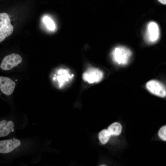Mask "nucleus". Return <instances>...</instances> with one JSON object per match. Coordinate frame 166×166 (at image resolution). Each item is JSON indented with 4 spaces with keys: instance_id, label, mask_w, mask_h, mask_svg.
<instances>
[{
    "instance_id": "obj_1",
    "label": "nucleus",
    "mask_w": 166,
    "mask_h": 166,
    "mask_svg": "<svg viewBox=\"0 0 166 166\" xmlns=\"http://www.w3.org/2000/svg\"><path fill=\"white\" fill-rule=\"evenodd\" d=\"M132 52L128 48L123 46L115 47L111 53V57L113 62L119 65H125L129 62Z\"/></svg>"
},
{
    "instance_id": "obj_2",
    "label": "nucleus",
    "mask_w": 166,
    "mask_h": 166,
    "mask_svg": "<svg viewBox=\"0 0 166 166\" xmlns=\"http://www.w3.org/2000/svg\"><path fill=\"white\" fill-rule=\"evenodd\" d=\"M14 27L10 23L9 15L6 13L0 14V42L12 33Z\"/></svg>"
},
{
    "instance_id": "obj_3",
    "label": "nucleus",
    "mask_w": 166,
    "mask_h": 166,
    "mask_svg": "<svg viewBox=\"0 0 166 166\" xmlns=\"http://www.w3.org/2000/svg\"><path fill=\"white\" fill-rule=\"evenodd\" d=\"M104 76L103 72L99 69L95 67H90L83 73L82 79L85 82L93 84L100 82Z\"/></svg>"
},
{
    "instance_id": "obj_4",
    "label": "nucleus",
    "mask_w": 166,
    "mask_h": 166,
    "mask_svg": "<svg viewBox=\"0 0 166 166\" xmlns=\"http://www.w3.org/2000/svg\"><path fill=\"white\" fill-rule=\"evenodd\" d=\"M22 61V58L19 54L13 53L5 56L2 60L0 68L4 70H8L15 67Z\"/></svg>"
},
{
    "instance_id": "obj_5",
    "label": "nucleus",
    "mask_w": 166,
    "mask_h": 166,
    "mask_svg": "<svg viewBox=\"0 0 166 166\" xmlns=\"http://www.w3.org/2000/svg\"><path fill=\"white\" fill-rule=\"evenodd\" d=\"M147 89L151 93L158 96L166 97V87L161 82L156 80H151L146 84Z\"/></svg>"
},
{
    "instance_id": "obj_6",
    "label": "nucleus",
    "mask_w": 166,
    "mask_h": 166,
    "mask_svg": "<svg viewBox=\"0 0 166 166\" xmlns=\"http://www.w3.org/2000/svg\"><path fill=\"white\" fill-rule=\"evenodd\" d=\"M159 36V28L157 24L154 22L148 24L145 35V40L149 43H153L158 40Z\"/></svg>"
},
{
    "instance_id": "obj_7",
    "label": "nucleus",
    "mask_w": 166,
    "mask_h": 166,
    "mask_svg": "<svg viewBox=\"0 0 166 166\" xmlns=\"http://www.w3.org/2000/svg\"><path fill=\"white\" fill-rule=\"evenodd\" d=\"M74 77V75L68 69H62L57 71L54 80L56 81L58 87L61 88L71 81Z\"/></svg>"
},
{
    "instance_id": "obj_8",
    "label": "nucleus",
    "mask_w": 166,
    "mask_h": 166,
    "mask_svg": "<svg viewBox=\"0 0 166 166\" xmlns=\"http://www.w3.org/2000/svg\"><path fill=\"white\" fill-rule=\"evenodd\" d=\"M21 144L18 139L13 138L2 140L0 141V152L5 154L12 151Z\"/></svg>"
},
{
    "instance_id": "obj_9",
    "label": "nucleus",
    "mask_w": 166,
    "mask_h": 166,
    "mask_svg": "<svg viewBox=\"0 0 166 166\" xmlns=\"http://www.w3.org/2000/svg\"><path fill=\"white\" fill-rule=\"evenodd\" d=\"M16 86L15 82L10 78L0 77V89L4 94L9 96L13 92Z\"/></svg>"
},
{
    "instance_id": "obj_10",
    "label": "nucleus",
    "mask_w": 166,
    "mask_h": 166,
    "mask_svg": "<svg viewBox=\"0 0 166 166\" xmlns=\"http://www.w3.org/2000/svg\"><path fill=\"white\" fill-rule=\"evenodd\" d=\"M14 127L13 122L2 120L0 122V137H4L8 135L13 130Z\"/></svg>"
},
{
    "instance_id": "obj_11",
    "label": "nucleus",
    "mask_w": 166,
    "mask_h": 166,
    "mask_svg": "<svg viewBox=\"0 0 166 166\" xmlns=\"http://www.w3.org/2000/svg\"><path fill=\"white\" fill-rule=\"evenodd\" d=\"M107 130L111 136H118L121 132L122 126L119 123L114 122L109 126Z\"/></svg>"
},
{
    "instance_id": "obj_12",
    "label": "nucleus",
    "mask_w": 166,
    "mask_h": 166,
    "mask_svg": "<svg viewBox=\"0 0 166 166\" xmlns=\"http://www.w3.org/2000/svg\"><path fill=\"white\" fill-rule=\"evenodd\" d=\"M111 135L108 130L104 129L99 133L98 136L101 143L103 144L106 143L109 139Z\"/></svg>"
},
{
    "instance_id": "obj_13",
    "label": "nucleus",
    "mask_w": 166,
    "mask_h": 166,
    "mask_svg": "<svg viewBox=\"0 0 166 166\" xmlns=\"http://www.w3.org/2000/svg\"><path fill=\"white\" fill-rule=\"evenodd\" d=\"M43 20L49 29L52 31L55 30L56 28L55 25L53 21L49 17L47 16H45Z\"/></svg>"
},
{
    "instance_id": "obj_14",
    "label": "nucleus",
    "mask_w": 166,
    "mask_h": 166,
    "mask_svg": "<svg viewBox=\"0 0 166 166\" xmlns=\"http://www.w3.org/2000/svg\"><path fill=\"white\" fill-rule=\"evenodd\" d=\"M158 134L161 139L166 141V125L163 126L160 129Z\"/></svg>"
},
{
    "instance_id": "obj_15",
    "label": "nucleus",
    "mask_w": 166,
    "mask_h": 166,
    "mask_svg": "<svg viewBox=\"0 0 166 166\" xmlns=\"http://www.w3.org/2000/svg\"><path fill=\"white\" fill-rule=\"evenodd\" d=\"M158 1L161 4L166 5V0H158Z\"/></svg>"
},
{
    "instance_id": "obj_16",
    "label": "nucleus",
    "mask_w": 166,
    "mask_h": 166,
    "mask_svg": "<svg viewBox=\"0 0 166 166\" xmlns=\"http://www.w3.org/2000/svg\"><path fill=\"white\" fill-rule=\"evenodd\" d=\"M101 166H106L105 165H101Z\"/></svg>"
}]
</instances>
